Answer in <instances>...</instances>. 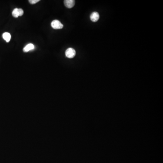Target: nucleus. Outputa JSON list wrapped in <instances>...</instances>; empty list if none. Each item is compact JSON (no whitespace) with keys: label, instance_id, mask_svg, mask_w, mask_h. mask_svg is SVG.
Segmentation results:
<instances>
[{"label":"nucleus","instance_id":"obj_7","mask_svg":"<svg viewBox=\"0 0 163 163\" xmlns=\"http://www.w3.org/2000/svg\"><path fill=\"white\" fill-rule=\"evenodd\" d=\"M2 37L7 42H9L11 39V35L9 33H4L2 35Z\"/></svg>","mask_w":163,"mask_h":163},{"label":"nucleus","instance_id":"obj_4","mask_svg":"<svg viewBox=\"0 0 163 163\" xmlns=\"http://www.w3.org/2000/svg\"><path fill=\"white\" fill-rule=\"evenodd\" d=\"M64 3L65 7L67 8L70 9L74 7L75 5V1L74 0H65Z\"/></svg>","mask_w":163,"mask_h":163},{"label":"nucleus","instance_id":"obj_1","mask_svg":"<svg viewBox=\"0 0 163 163\" xmlns=\"http://www.w3.org/2000/svg\"><path fill=\"white\" fill-rule=\"evenodd\" d=\"M75 55H76V51L73 48H69L65 52V55L67 58L69 59L74 58Z\"/></svg>","mask_w":163,"mask_h":163},{"label":"nucleus","instance_id":"obj_2","mask_svg":"<svg viewBox=\"0 0 163 163\" xmlns=\"http://www.w3.org/2000/svg\"><path fill=\"white\" fill-rule=\"evenodd\" d=\"M51 26L54 29H61L63 28V25L62 23L58 20H53L51 24Z\"/></svg>","mask_w":163,"mask_h":163},{"label":"nucleus","instance_id":"obj_8","mask_svg":"<svg viewBox=\"0 0 163 163\" xmlns=\"http://www.w3.org/2000/svg\"><path fill=\"white\" fill-rule=\"evenodd\" d=\"M39 1H40L39 0H29V3L31 4H36V3Z\"/></svg>","mask_w":163,"mask_h":163},{"label":"nucleus","instance_id":"obj_3","mask_svg":"<svg viewBox=\"0 0 163 163\" xmlns=\"http://www.w3.org/2000/svg\"><path fill=\"white\" fill-rule=\"evenodd\" d=\"M24 14V11L22 9L15 8L14 9L12 12L13 17L15 18L18 17L19 16H22Z\"/></svg>","mask_w":163,"mask_h":163},{"label":"nucleus","instance_id":"obj_6","mask_svg":"<svg viewBox=\"0 0 163 163\" xmlns=\"http://www.w3.org/2000/svg\"><path fill=\"white\" fill-rule=\"evenodd\" d=\"M35 48V46L32 43H29L28 45L25 46L23 49V51L24 52H28L29 51L34 49Z\"/></svg>","mask_w":163,"mask_h":163},{"label":"nucleus","instance_id":"obj_5","mask_svg":"<svg viewBox=\"0 0 163 163\" xmlns=\"http://www.w3.org/2000/svg\"><path fill=\"white\" fill-rule=\"evenodd\" d=\"M99 14L97 12H92L90 15V19L92 22H97L98 20H99Z\"/></svg>","mask_w":163,"mask_h":163}]
</instances>
